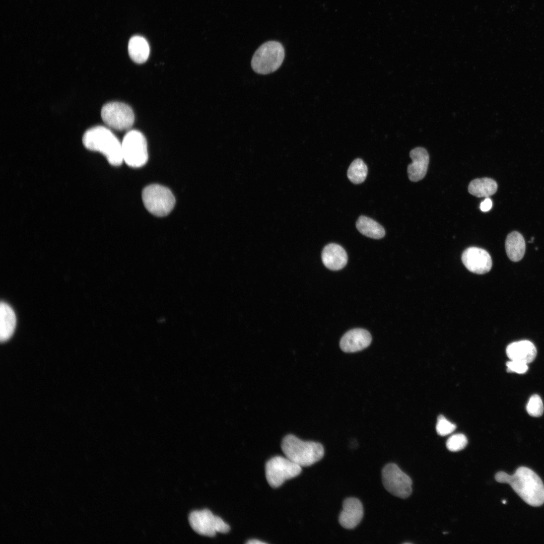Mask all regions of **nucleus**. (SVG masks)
I'll return each instance as SVG.
<instances>
[{"instance_id": "ddd939ff", "label": "nucleus", "mask_w": 544, "mask_h": 544, "mask_svg": "<svg viewBox=\"0 0 544 544\" xmlns=\"http://www.w3.org/2000/svg\"><path fill=\"white\" fill-rule=\"evenodd\" d=\"M372 341L370 332L363 328H355L347 331L342 337L339 346L346 353H354L368 347Z\"/></svg>"}, {"instance_id": "dca6fc26", "label": "nucleus", "mask_w": 544, "mask_h": 544, "mask_svg": "<svg viewBox=\"0 0 544 544\" xmlns=\"http://www.w3.org/2000/svg\"><path fill=\"white\" fill-rule=\"evenodd\" d=\"M506 354L511 360L526 364L532 362L536 357V349L531 342L522 340L510 344L506 348Z\"/></svg>"}, {"instance_id": "f257e3e1", "label": "nucleus", "mask_w": 544, "mask_h": 544, "mask_svg": "<svg viewBox=\"0 0 544 544\" xmlns=\"http://www.w3.org/2000/svg\"><path fill=\"white\" fill-rule=\"evenodd\" d=\"M496 481L508 484L526 504L538 507L544 503V485L540 478L531 469L520 466L510 475L500 471L495 475Z\"/></svg>"}, {"instance_id": "aec40b11", "label": "nucleus", "mask_w": 544, "mask_h": 544, "mask_svg": "<svg viewBox=\"0 0 544 544\" xmlns=\"http://www.w3.org/2000/svg\"><path fill=\"white\" fill-rule=\"evenodd\" d=\"M496 182L490 178H477L472 180L468 187V192L478 197H488L497 191Z\"/></svg>"}, {"instance_id": "f8f14e48", "label": "nucleus", "mask_w": 544, "mask_h": 544, "mask_svg": "<svg viewBox=\"0 0 544 544\" xmlns=\"http://www.w3.org/2000/svg\"><path fill=\"white\" fill-rule=\"evenodd\" d=\"M363 513L362 504L358 499L348 498L343 502V510L338 518L339 522L345 528H354L361 522Z\"/></svg>"}, {"instance_id": "393cba45", "label": "nucleus", "mask_w": 544, "mask_h": 544, "mask_svg": "<svg viewBox=\"0 0 544 544\" xmlns=\"http://www.w3.org/2000/svg\"><path fill=\"white\" fill-rule=\"evenodd\" d=\"M436 429L438 435L446 436L451 433L456 429V426L440 415L437 419Z\"/></svg>"}, {"instance_id": "7ed1b4c3", "label": "nucleus", "mask_w": 544, "mask_h": 544, "mask_svg": "<svg viewBox=\"0 0 544 544\" xmlns=\"http://www.w3.org/2000/svg\"><path fill=\"white\" fill-rule=\"evenodd\" d=\"M281 448L287 458L301 467L313 464L324 454L323 446L320 443L304 441L292 434L283 438Z\"/></svg>"}, {"instance_id": "b1692460", "label": "nucleus", "mask_w": 544, "mask_h": 544, "mask_svg": "<svg viewBox=\"0 0 544 544\" xmlns=\"http://www.w3.org/2000/svg\"><path fill=\"white\" fill-rule=\"evenodd\" d=\"M467 443V438L464 434H456L447 439L446 447L449 451L456 452L463 449Z\"/></svg>"}, {"instance_id": "2eb2a0df", "label": "nucleus", "mask_w": 544, "mask_h": 544, "mask_svg": "<svg viewBox=\"0 0 544 544\" xmlns=\"http://www.w3.org/2000/svg\"><path fill=\"white\" fill-rule=\"evenodd\" d=\"M321 258L325 266L332 270L342 269L348 261V256L345 250L335 243L328 244L323 248Z\"/></svg>"}, {"instance_id": "0eeeda50", "label": "nucleus", "mask_w": 544, "mask_h": 544, "mask_svg": "<svg viewBox=\"0 0 544 544\" xmlns=\"http://www.w3.org/2000/svg\"><path fill=\"white\" fill-rule=\"evenodd\" d=\"M265 477L269 486L276 488L289 479L299 475L302 467L288 458L275 456L265 464Z\"/></svg>"}, {"instance_id": "6ab92c4d", "label": "nucleus", "mask_w": 544, "mask_h": 544, "mask_svg": "<svg viewBox=\"0 0 544 544\" xmlns=\"http://www.w3.org/2000/svg\"><path fill=\"white\" fill-rule=\"evenodd\" d=\"M128 51L130 58L134 62L143 63L148 58L150 47L145 38L140 36H134L129 41Z\"/></svg>"}, {"instance_id": "f3484780", "label": "nucleus", "mask_w": 544, "mask_h": 544, "mask_svg": "<svg viewBox=\"0 0 544 544\" xmlns=\"http://www.w3.org/2000/svg\"><path fill=\"white\" fill-rule=\"evenodd\" d=\"M16 324L14 311L7 303L2 302L0 305V339L2 342L9 339L12 335Z\"/></svg>"}, {"instance_id": "9b49d317", "label": "nucleus", "mask_w": 544, "mask_h": 544, "mask_svg": "<svg viewBox=\"0 0 544 544\" xmlns=\"http://www.w3.org/2000/svg\"><path fill=\"white\" fill-rule=\"evenodd\" d=\"M461 259L468 270L478 274L489 272L492 265L489 253L485 249L476 247L466 249L462 254Z\"/></svg>"}, {"instance_id": "5701e85b", "label": "nucleus", "mask_w": 544, "mask_h": 544, "mask_svg": "<svg viewBox=\"0 0 544 544\" xmlns=\"http://www.w3.org/2000/svg\"><path fill=\"white\" fill-rule=\"evenodd\" d=\"M528 414L534 417L541 416L543 412V405L540 397L537 394L532 395L526 406Z\"/></svg>"}, {"instance_id": "a878e982", "label": "nucleus", "mask_w": 544, "mask_h": 544, "mask_svg": "<svg viewBox=\"0 0 544 544\" xmlns=\"http://www.w3.org/2000/svg\"><path fill=\"white\" fill-rule=\"evenodd\" d=\"M507 371L515 372L518 374H524L528 370L527 364L518 361L511 360L506 363Z\"/></svg>"}, {"instance_id": "4468645a", "label": "nucleus", "mask_w": 544, "mask_h": 544, "mask_svg": "<svg viewBox=\"0 0 544 544\" xmlns=\"http://www.w3.org/2000/svg\"><path fill=\"white\" fill-rule=\"evenodd\" d=\"M412 163L407 166L409 179L413 182L422 180L425 176L429 162V156L423 148H416L410 153Z\"/></svg>"}, {"instance_id": "412c9836", "label": "nucleus", "mask_w": 544, "mask_h": 544, "mask_svg": "<svg viewBox=\"0 0 544 544\" xmlns=\"http://www.w3.org/2000/svg\"><path fill=\"white\" fill-rule=\"evenodd\" d=\"M356 226L358 230L362 234L371 238L381 239L385 234V230L381 225L374 220L365 216H361L359 217Z\"/></svg>"}, {"instance_id": "4be33fe9", "label": "nucleus", "mask_w": 544, "mask_h": 544, "mask_svg": "<svg viewBox=\"0 0 544 544\" xmlns=\"http://www.w3.org/2000/svg\"><path fill=\"white\" fill-rule=\"evenodd\" d=\"M367 166L364 161L359 158L353 161L350 165L347 175L349 180L354 184H360L365 180L367 175Z\"/></svg>"}, {"instance_id": "9d476101", "label": "nucleus", "mask_w": 544, "mask_h": 544, "mask_svg": "<svg viewBox=\"0 0 544 544\" xmlns=\"http://www.w3.org/2000/svg\"><path fill=\"white\" fill-rule=\"evenodd\" d=\"M188 519L193 530L202 535L212 537L217 532L225 533L230 529L227 523L208 509L192 512Z\"/></svg>"}, {"instance_id": "20e7f679", "label": "nucleus", "mask_w": 544, "mask_h": 544, "mask_svg": "<svg viewBox=\"0 0 544 544\" xmlns=\"http://www.w3.org/2000/svg\"><path fill=\"white\" fill-rule=\"evenodd\" d=\"M285 57L284 48L281 43L268 41L261 45L254 53L251 65L256 73L267 75L277 71Z\"/></svg>"}, {"instance_id": "cd10ccee", "label": "nucleus", "mask_w": 544, "mask_h": 544, "mask_svg": "<svg viewBox=\"0 0 544 544\" xmlns=\"http://www.w3.org/2000/svg\"><path fill=\"white\" fill-rule=\"evenodd\" d=\"M246 543H249V544H265V543H265V542L260 541L259 540H257V539H250V540H249L247 542H246Z\"/></svg>"}, {"instance_id": "1a4fd4ad", "label": "nucleus", "mask_w": 544, "mask_h": 544, "mask_svg": "<svg viewBox=\"0 0 544 544\" xmlns=\"http://www.w3.org/2000/svg\"><path fill=\"white\" fill-rule=\"evenodd\" d=\"M383 485L385 489L394 496L406 498L412 492V481L395 463L386 464L382 471Z\"/></svg>"}, {"instance_id": "6e6552de", "label": "nucleus", "mask_w": 544, "mask_h": 544, "mask_svg": "<svg viewBox=\"0 0 544 544\" xmlns=\"http://www.w3.org/2000/svg\"><path fill=\"white\" fill-rule=\"evenodd\" d=\"M101 115L108 126L118 130L130 128L134 121V113L131 107L119 102L104 104L101 109Z\"/></svg>"}, {"instance_id": "39448f33", "label": "nucleus", "mask_w": 544, "mask_h": 544, "mask_svg": "<svg viewBox=\"0 0 544 544\" xmlns=\"http://www.w3.org/2000/svg\"><path fill=\"white\" fill-rule=\"evenodd\" d=\"M142 199L147 210L158 217L169 214L175 203V197L171 190L157 184H151L143 189Z\"/></svg>"}, {"instance_id": "a211bd4d", "label": "nucleus", "mask_w": 544, "mask_h": 544, "mask_svg": "<svg viewBox=\"0 0 544 544\" xmlns=\"http://www.w3.org/2000/svg\"><path fill=\"white\" fill-rule=\"evenodd\" d=\"M505 248L511 260L514 262L520 260L525 251V242L522 235L517 231L509 233L505 241Z\"/></svg>"}, {"instance_id": "bb28decb", "label": "nucleus", "mask_w": 544, "mask_h": 544, "mask_svg": "<svg viewBox=\"0 0 544 544\" xmlns=\"http://www.w3.org/2000/svg\"><path fill=\"white\" fill-rule=\"evenodd\" d=\"M492 207V200L488 197L485 198L480 204V209L483 212H488Z\"/></svg>"}, {"instance_id": "423d86ee", "label": "nucleus", "mask_w": 544, "mask_h": 544, "mask_svg": "<svg viewBox=\"0 0 544 544\" xmlns=\"http://www.w3.org/2000/svg\"><path fill=\"white\" fill-rule=\"evenodd\" d=\"M123 160L129 166L141 167L147 162L148 154L147 141L138 130L128 131L121 142Z\"/></svg>"}, {"instance_id": "f03ea898", "label": "nucleus", "mask_w": 544, "mask_h": 544, "mask_svg": "<svg viewBox=\"0 0 544 544\" xmlns=\"http://www.w3.org/2000/svg\"><path fill=\"white\" fill-rule=\"evenodd\" d=\"M82 143L86 149L102 154L112 166H119L123 162L121 143L106 127L98 125L89 128L83 135Z\"/></svg>"}]
</instances>
